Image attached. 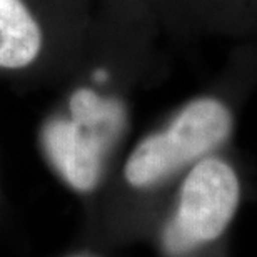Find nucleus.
I'll return each instance as SVG.
<instances>
[{
	"instance_id": "f257e3e1",
	"label": "nucleus",
	"mask_w": 257,
	"mask_h": 257,
	"mask_svg": "<svg viewBox=\"0 0 257 257\" xmlns=\"http://www.w3.org/2000/svg\"><path fill=\"white\" fill-rule=\"evenodd\" d=\"M134 20L97 12L77 62L39 127V149L69 191L90 195L104 186L128 127L125 39Z\"/></svg>"
},
{
	"instance_id": "f03ea898",
	"label": "nucleus",
	"mask_w": 257,
	"mask_h": 257,
	"mask_svg": "<svg viewBox=\"0 0 257 257\" xmlns=\"http://www.w3.org/2000/svg\"><path fill=\"white\" fill-rule=\"evenodd\" d=\"M97 0H0V80L57 87L77 62Z\"/></svg>"
},
{
	"instance_id": "7ed1b4c3",
	"label": "nucleus",
	"mask_w": 257,
	"mask_h": 257,
	"mask_svg": "<svg viewBox=\"0 0 257 257\" xmlns=\"http://www.w3.org/2000/svg\"><path fill=\"white\" fill-rule=\"evenodd\" d=\"M230 132L232 114L220 99L200 95L187 100L128 151L120 167L122 184L134 192L156 191L214 154Z\"/></svg>"
},
{
	"instance_id": "20e7f679",
	"label": "nucleus",
	"mask_w": 257,
	"mask_h": 257,
	"mask_svg": "<svg viewBox=\"0 0 257 257\" xmlns=\"http://www.w3.org/2000/svg\"><path fill=\"white\" fill-rule=\"evenodd\" d=\"M242 186L237 171L219 156L200 159L181 176L174 207L162 229V247L186 257L215 244L237 215Z\"/></svg>"
},
{
	"instance_id": "39448f33",
	"label": "nucleus",
	"mask_w": 257,
	"mask_h": 257,
	"mask_svg": "<svg viewBox=\"0 0 257 257\" xmlns=\"http://www.w3.org/2000/svg\"><path fill=\"white\" fill-rule=\"evenodd\" d=\"M124 4V0H97V12L100 14H117Z\"/></svg>"
},
{
	"instance_id": "423d86ee",
	"label": "nucleus",
	"mask_w": 257,
	"mask_h": 257,
	"mask_svg": "<svg viewBox=\"0 0 257 257\" xmlns=\"http://www.w3.org/2000/svg\"><path fill=\"white\" fill-rule=\"evenodd\" d=\"M70 257H99V255H94V254H74Z\"/></svg>"
}]
</instances>
